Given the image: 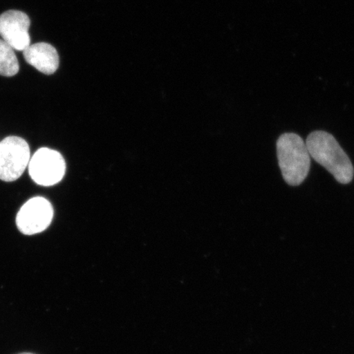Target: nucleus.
<instances>
[{
	"mask_svg": "<svg viewBox=\"0 0 354 354\" xmlns=\"http://www.w3.org/2000/svg\"><path fill=\"white\" fill-rule=\"evenodd\" d=\"M306 145L310 156L324 167L338 183H351L354 175L352 162L333 136L326 131H313L308 136Z\"/></svg>",
	"mask_w": 354,
	"mask_h": 354,
	"instance_id": "nucleus-1",
	"label": "nucleus"
},
{
	"mask_svg": "<svg viewBox=\"0 0 354 354\" xmlns=\"http://www.w3.org/2000/svg\"><path fill=\"white\" fill-rule=\"evenodd\" d=\"M277 158L283 178L291 187L302 184L311 166L306 143L295 133H285L277 143Z\"/></svg>",
	"mask_w": 354,
	"mask_h": 354,
	"instance_id": "nucleus-2",
	"label": "nucleus"
},
{
	"mask_svg": "<svg viewBox=\"0 0 354 354\" xmlns=\"http://www.w3.org/2000/svg\"><path fill=\"white\" fill-rule=\"evenodd\" d=\"M29 145L21 137L8 136L0 142V180L12 183L19 179L30 160Z\"/></svg>",
	"mask_w": 354,
	"mask_h": 354,
	"instance_id": "nucleus-3",
	"label": "nucleus"
},
{
	"mask_svg": "<svg viewBox=\"0 0 354 354\" xmlns=\"http://www.w3.org/2000/svg\"><path fill=\"white\" fill-rule=\"evenodd\" d=\"M28 170L35 183L42 187H51L64 178L66 163L60 153L41 148L30 158Z\"/></svg>",
	"mask_w": 354,
	"mask_h": 354,
	"instance_id": "nucleus-4",
	"label": "nucleus"
},
{
	"mask_svg": "<svg viewBox=\"0 0 354 354\" xmlns=\"http://www.w3.org/2000/svg\"><path fill=\"white\" fill-rule=\"evenodd\" d=\"M54 218V209L46 198L35 197L29 199L17 212L16 224L26 236L41 233L50 227Z\"/></svg>",
	"mask_w": 354,
	"mask_h": 354,
	"instance_id": "nucleus-5",
	"label": "nucleus"
},
{
	"mask_svg": "<svg viewBox=\"0 0 354 354\" xmlns=\"http://www.w3.org/2000/svg\"><path fill=\"white\" fill-rule=\"evenodd\" d=\"M30 21L26 13L10 10L0 15V37L13 50L24 51L30 44Z\"/></svg>",
	"mask_w": 354,
	"mask_h": 354,
	"instance_id": "nucleus-6",
	"label": "nucleus"
},
{
	"mask_svg": "<svg viewBox=\"0 0 354 354\" xmlns=\"http://www.w3.org/2000/svg\"><path fill=\"white\" fill-rule=\"evenodd\" d=\"M24 55L26 63L44 74H54L59 68V55L56 48L50 44H30L24 51Z\"/></svg>",
	"mask_w": 354,
	"mask_h": 354,
	"instance_id": "nucleus-7",
	"label": "nucleus"
},
{
	"mask_svg": "<svg viewBox=\"0 0 354 354\" xmlns=\"http://www.w3.org/2000/svg\"><path fill=\"white\" fill-rule=\"evenodd\" d=\"M19 71V63L15 50L3 39H0V75L13 77Z\"/></svg>",
	"mask_w": 354,
	"mask_h": 354,
	"instance_id": "nucleus-8",
	"label": "nucleus"
},
{
	"mask_svg": "<svg viewBox=\"0 0 354 354\" xmlns=\"http://www.w3.org/2000/svg\"><path fill=\"white\" fill-rule=\"evenodd\" d=\"M20 354H34V353H20Z\"/></svg>",
	"mask_w": 354,
	"mask_h": 354,
	"instance_id": "nucleus-9",
	"label": "nucleus"
}]
</instances>
